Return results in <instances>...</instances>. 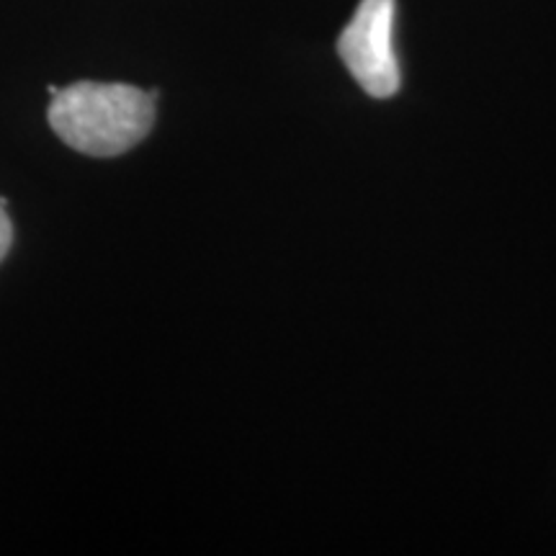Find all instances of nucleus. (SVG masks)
<instances>
[{
  "instance_id": "1",
  "label": "nucleus",
  "mask_w": 556,
  "mask_h": 556,
  "mask_svg": "<svg viewBox=\"0 0 556 556\" xmlns=\"http://www.w3.org/2000/svg\"><path fill=\"white\" fill-rule=\"evenodd\" d=\"M157 90L124 83H73L58 88L50 103V127L73 150L114 157L142 142L155 122Z\"/></svg>"
},
{
  "instance_id": "2",
  "label": "nucleus",
  "mask_w": 556,
  "mask_h": 556,
  "mask_svg": "<svg viewBox=\"0 0 556 556\" xmlns=\"http://www.w3.org/2000/svg\"><path fill=\"white\" fill-rule=\"evenodd\" d=\"M394 11L397 0H361L338 39L348 73L374 99H392L402 86L394 54Z\"/></svg>"
},
{
  "instance_id": "3",
  "label": "nucleus",
  "mask_w": 556,
  "mask_h": 556,
  "mask_svg": "<svg viewBox=\"0 0 556 556\" xmlns=\"http://www.w3.org/2000/svg\"><path fill=\"white\" fill-rule=\"evenodd\" d=\"M13 242V225L9 219V212H5V199H0V261L5 258V253L11 250Z\"/></svg>"
}]
</instances>
